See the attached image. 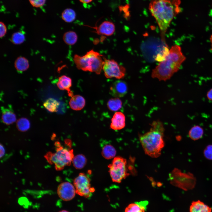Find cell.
I'll return each mask as SVG.
<instances>
[{
    "label": "cell",
    "mask_w": 212,
    "mask_h": 212,
    "mask_svg": "<svg viewBox=\"0 0 212 212\" xmlns=\"http://www.w3.org/2000/svg\"><path fill=\"white\" fill-rule=\"evenodd\" d=\"M180 0H151L149 9L163 37L173 18L181 11Z\"/></svg>",
    "instance_id": "6da1fadb"
},
{
    "label": "cell",
    "mask_w": 212,
    "mask_h": 212,
    "mask_svg": "<svg viewBox=\"0 0 212 212\" xmlns=\"http://www.w3.org/2000/svg\"><path fill=\"white\" fill-rule=\"evenodd\" d=\"M186 58L182 53L180 47L173 46L165 59L160 62L152 71L151 76L160 81L169 79L179 70Z\"/></svg>",
    "instance_id": "7a4b0ae2"
},
{
    "label": "cell",
    "mask_w": 212,
    "mask_h": 212,
    "mask_svg": "<svg viewBox=\"0 0 212 212\" xmlns=\"http://www.w3.org/2000/svg\"><path fill=\"white\" fill-rule=\"evenodd\" d=\"M148 132L139 136V140L145 154L153 158L159 156L164 146V128L159 120L154 121Z\"/></svg>",
    "instance_id": "3957f363"
},
{
    "label": "cell",
    "mask_w": 212,
    "mask_h": 212,
    "mask_svg": "<svg viewBox=\"0 0 212 212\" xmlns=\"http://www.w3.org/2000/svg\"><path fill=\"white\" fill-rule=\"evenodd\" d=\"M103 57L99 52L91 49L82 56L75 54L73 60L78 69L99 74L102 70L104 64Z\"/></svg>",
    "instance_id": "277c9868"
},
{
    "label": "cell",
    "mask_w": 212,
    "mask_h": 212,
    "mask_svg": "<svg viewBox=\"0 0 212 212\" xmlns=\"http://www.w3.org/2000/svg\"><path fill=\"white\" fill-rule=\"evenodd\" d=\"M58 146L55 153L49 152L45 157L51 164H54L57 170H62L66 166L70 165L74 157L73 150L64 148L57 142Z\"/></svg>",
    "instance_id": "5b68a950"
},
{
    "label": "cell",
    "mask_w": 212,
    "mask_h": 212,
    "mask_svg": "<svg viewBox=\"0 0 212 212\" xmlns=\"http://www.w3.org/2000/svg\"><path fill=\"white\" fill-rule=\"evenodd\" d=\"M126 165V159L120 156L114 158L111 163L108 165L109 172L113 182L120 183L129 175L127 173Z\"/></svg>",
    "instance_id": "8992f818"
},
{
    "label": "cell",
    "mask_w": 212,
    "mask_h": 212,
    "mask_svg": "<svg viewBox=\"0 0 212 212\" xmlns=\"http://www.w3.org/2000/svg\"><path fill=\"white\" fill-rule=\"evenodd\" d=\"M104 62L102 70L105 77L107 78H115L118 79L123 78L125 75L126 69L114 60L104 58Z\"/></svg>",
    "instance_id": "52a82bcc"
},
{
    "label": "cell",
    "mask_w": 212,
    "mask_h": 212,
    "mask_svg": "<svg viewBox=\"0 0 212 212\" xmlns=\"http://www.w3.org/2000/svg\"><path fill=\"white\" fill-rule=\"evenodd\" d=\"M73 184L76 193L85 198L90 197L95 191L94 188L91 187L90 179L84 173H80L74 179Z\"/></svg>",
    "instance_id": "ba28073f"
},
{
    "label": "cell",
    "mask_w": 212,
    "mask_h": 212,
    "mask_svg": "<svg viewBox=\"0 0 212 212\" xmlns=\"http://www.w3.org/2000/svg\"><path fill=\"white\" fill-rule=\"evenodd\" d=\"M76 193L74 186L69 182H64L60 184L57 189V193L62 200L68 201L72 199Z\"/></svg>",
    "instance_id": "9c48e42d"
},
{
    "label": "cell",
    "mask_w": 212,
    "mask_h": 212,
    "mask_svg": "<svg viewBox=\"0 0 212 212\" xmlns=\"http://www.w3.org/2000/svg\"><path fill=\"white\" fill-rule=\"evenodd\" d=\"M110 90V94L112 96L117 98L121 97L127 94V87L125 82L118 80L113 83Z\"/></svg>",
    "instance_id": "30bf717a"
},
{
    "label": "cell",
    "mask_w": 212,
    "mask_h": 212,
    "mask_svg": "<svg viewBox=\"0 0 212 212\" xmlns=\"http://www.w3.org/2000/svg\"><path fill=\"white\" fill-rule=\"evenodd\" d=\"M95 29L96 32L99 35L106 36L112 35L115 31V26L111 21H103L98 26L92 27Z\"/></svg>",
    "instance_id": "8fae6325"
},
{
    "label": "cell",
    "mask_w": 212,
    "mask_h": 212,
    "mask_svg": "<svg viewBox=\"0 0 212 212\" xmlns=\"http://www.w3.org/2000/svg\"><path fill=\"white\" fill-rule=\"evenodd\" d=\"M125 125V117L124 114L121 112H115L111 119L110 128L114 130H120L123 128Z\"/></svg>",
    "instance_id": "7c38bea8"
},
{
    "label": "cell",
    "mask_w": 212,
    "mask_h": 212,
    "mask_svg": "<svg viewBox=\"0 0 212 212\" xmlns=\"http://www.w3.org/2000/svg\"><path fill=\"white\" fill-rule=\"evenodd\" d=\"M57 85L60 90H67L69 97L73 95L70 89L72 85V80L70 77L65 75L61 76L59 77Z\"/></svg>",
    "instance_id": "4fadbf2b"
},
{
    "label": "cell",
    "mask_w": 212,
    "mask_h": 212,
    "mask_svg": "<svg viewBox=\"0 0 212 212\" xmlns=\"http://www.w3.org/2000/svg\"><path fill=\"white\" fill-rule=\"evenodd\" d=\"M69 104L70 107L72 110H80L84 107L85 100V98L80 95H73L71 97Z\"/></svg>",
    "instance_id": "5bb4252c"
},
{
    "label": "cell",
    "mask_w": 212,
    "mask_h": 212,
    "mask_svg": "<svg viewBox=\"0 0 212 212\" xmlns=\"http://www.w3.org/2000/svg\"><path fill=\"white\" fill-rule=\"evenodd\" d=\"M148 203L144 201L131 203L126 208L125 212H145Z\"/></svg>",
    "instance_id": "9a60e30c"
},
{
    "label": "cell",
    "mask_w": 212,
    "mask_h": 212,
    "mask_svg": "<svg viewBox=\"0 0 212 212\" xmlns=\"http://www.w3.org/2000/svg\"><path fill=\"white\" fill-rule=\"evenodd\" d=\"M190 212H211V208L200 200L193 201L190 207Z\"/></svg>",
    "instance_id": "2e32d148"
},
{
    "label": "cell",
    "mask_w": 212,
    "mask_h": 212,
    "mask_svg": "<svg viewBox=\"0 0 212 212\" xmlns=\"http://www.w3.org/2000/svg\"><path fill=\"white\" fill-rule=\"evenodd\" d=\"M1 120L3 122L7 125L12 124L16 120L15 114L9 109L1 108Z\"/></svg>",
    "instance_id": "e0dca14e"
},
{
    "label": "cell",
    "mask_w": 212,
    "mask_h": 212,
    "mask_svg": "<svg viewBox=\"0 0 212 212\" xmlns=\"http://www.w3.org/2000/svg\"><path fill=\"white\" fill-rule=\"evenodd\" d=\"M14 66L17 71L22 72L28 69L29 67V62L28 60L25 57L19 56L15 60Z\"/></svg>",
    "instance_id": "ac0fdd59"
},
{
    "label": "cell",
    "mask_w": 212,
    "mask_h": 212,
    "mask_svg": "<svg viewBox=\"0 0 212 212\" xmlns=\"http://www.w3.org/2000/svg\"><path fill=\"white\" fill-rule=\"evenodd\" d=\"M203 128L198 125L192 127L188 132L189 137L192 140H196L201 138L203 134Z\"/></svg>",
    "instance_id": "d6986e66"
},
{
    "label": "cell",
    "mask_w": 212,
    "mask_h": 212,
    "mask_svg": "<svg viewBox=\"0 0 212 212\" xmlns=\"http://www.w3.org/2000/svg\"><path fill=\"white\" fill-rule=\"evenodd\" d=\"M63 39L66 44L69 45H72L77 42L78 39V36L75 32L69 31L64 34L63 36Z\"/></svg>",
    "instance_id": "ffe728a7"
},
{
    "label": "cell",
    "mask_w": 212,
    "mask_h": 212,
    "mask_svg": "<svg viewBox=\"0 0 212 212\" xmlns=\"http://www.w3.org/2000/svg\"><path fill=\"white\" fill-rule=\"evenodd\" d=\"M116 153V150L114 147L110 144H107L102 148V155L105 158L110 159L114 158Z\"/></svg>",
    "instance_id": "44dd1931"
},
{
    "label": "cell",
    "mask_w": 212,
    "mask_h": 212,
    "mask_svg": "<svg viewBox=\"0 0 212 212\" xmlns=\"http://www.w3.org/2000/svg\"><path fill=\"white\" fill-rule=\"evenodd\" d=\"M76 14L75 11L72 9L68 8L62 12L61 17L62 20L67 23H71L76 19Z\"/></svg>",
    "instance_id": "7402d4cb"
},
{
    "label": "cell",
    "mask_w": 212,
    "mask_h": 212,
    "mask_svg": "<svg viewBox=\"0 0 212 212\" xmlns=\"http://www.w3.org/2000/svg\"><path fill=\"white\" fill-rule=\"evenodd\" d=\"M74 167L76 169H80L86 165L87 160L83 154H78L74 156L72 160Z\"/></svg>",
    "instance_id": "603a6c76"
},
{
    "label": "cell",
    "mask_w": 212,
    "mask_h": 212,
    "mask_svg": "<svg viewBox=\"0 0 212 212\" xmlns=\"http://www.w3.org/2000/svg\"><path fill=\"white\" fill-rule=\"evenodd\" d=\"M59 105V102L52 98H49L44 102L43 105L49 112H56Z\"/></svg>",
    "instance_id": "cb8c5ba5"
},
{
    "label": "cell",
    "mask_w": 212,
    "mask_h": 212,
    "mask_svg": "<svg viewBox=\"0 0 212 212\" xmlns=\"http://www.w3.org/2000/svg\"><path fill=\"white\" fill-rule=\"evenodd\" d=\"M122 104L121 100L119 98L116 97L109 100L107 103V106L110 110L115 111L121 108Z\"/></svg>",
    "instance_id": "d4e9b609"
},
{
    "label": "cell",
    "mask_w": 212,
    "mask_h": 212,
    "mask_svg": "<svg viewBox=\"0 0 212 212\" xmlns=\"http://www.w3.org/2000/svg\"><path fill=\"white\" fill-rule=\"evenodd\" d=\"M25 37L24 33L21 31H18L13 33L11 37V43L15 45L20 44L25 41Z\"/></svg>",
    "instance_id": "484cf974"
},
{
    "label": "cell",
    "mask_w": 212,
    "mask_h": 212,
    "mask_svg": "<svg viewBox=\"0 0 212 212\" xmlns=\"http://www.w3.org/2000/svg\"><path fill=\"white\" fill-rule=\"evenodd\" d=\"M29 121L25 118L19 119L16 122V127L21 132H25L30 127Z\"/></svg>",
    "instance_id": "4316f807"
},
{
    "label": "cell",
    "mask_w": 212,
    "mask_h": 212,
    "mask_svg": "<svg viewBox=\"0 0 212 212\" xmlns=\"http://www.w3.org/2000/svg\"><path fill=\"white\" fill-rule=\"evenodd\" d=\"M203 154L206 158L212 160V145H209L205 148Z\"/></svg>",
    "instance_id": "83f0119b"
},
{
    "label": "cell",
    "mask_w": 212,
    "mask_h": 212,
    "mask_svg": "<svg viewBox=\"0 0 212 212\" xmlns=\"http://www.w3.org/2000/svg\"><path fill=\"white\" fill-rule=\"evenodd\" d=\"M31 4L34 7H39L43 6L46 0H29Z\"/></svg>",
    "instance_id": "f1b7e54d"
},
{
    "label": "cell",
    "mask_w": 212,
    "mask_h": 212,
    "mask_svg": "<svg viewBox=\"0 0 212 212\" xmlns=\"http://www.w3.org/2000/svg\"><path fill=\"white\" fill-rule=\"evenodd\" d=\"M0 37L1 38L3 37L5 35L7 32V28L5 24L2 22H0Z\"/></svg>",
    "instance_id": "f546056e"
},
{
    "label": "cell",
    "mask_w": 212,
    "mask_h": 212,
    "mask_svg": "<svg viewBox=\"0 0 212 212\" xmlns=\"http://www.w3.org/2000/svg\"><path fill=\"white\" fill-rule=\"evenodd\" d=\"M207 97L208 100L212 101V89H211L208 92Z\"/></svg>",
    "instance_id": "4dcf8cb0"
},
{
    "label": "cell",
    "mask_w": 212,
    "mask_h": 212,
    "mask_svg": "<svg viewBox=\"0 0 212 212\" xmlns=\"http://www.w3.org/2000/svg\"><path fill=\"white\" fill-rule=\"evenodd\" d=\"M5 150L4 148L1 144H0V158L2 157L4 155Z\"/></svg>",
    "instance_id": "1f68e13d"
},
{
    "label": "cell",
    "mask_w": 212,
    "mask_h": 212,
    "mask_svg": "<svg viewBox=\"0 0 212 212\" xmlns=\"http://www.w3.org/2000/svg\"><path fill=\"white\" fill-rule=\"evenodd\" d=\"M80 1L84 4H88L91 2L93 0H79Z\"/></svg>",
    "instance_id": "d6a6232c"
},
{
    "label": "cell",
    "mask_w": 212,
    "mask_h": 212,
    "mask_svg": "<svg viewBox=\"0 0 212 212\" xmlns=\"http://www.w3.org/2000/svg\"><path fill=\"white\" fill-rule=\"evenodd\" d=\"M210 39V42L211 43V49L212 50V35L211 36Z\"/></svg>",
    "instance_id": "836d02e7"
},
{
    "label": "cell",
    "mask_w": 212,
    "mask_h": 212,
    "mask_svg": "<svg viewBox=\"0 0 212 212\" xmlns=\"http://www.w3.org/2000/svg\"><path fill=\"white\" fill-rule=\"evenodd\" d=\"M209 15L212 18V9L210 11Z\"/></svg>",
    "instance_id": "e575fe53"
},
{
    "label": "cell",
    "mask_w": 212,
    "mask_h": 212,
    "mask_svg": "<svg viewBox=\"0 0 212 212\" xmlns=\"http://www.w3.org/2000/svg\"><path fill=\"white\" fill-rule=\"evenodd\" d=\"M59 212H69L68 211L65 210H62L60 211H59Z\"/></svg>",
    "instance_id": "d590c367"
}]
</instances>
